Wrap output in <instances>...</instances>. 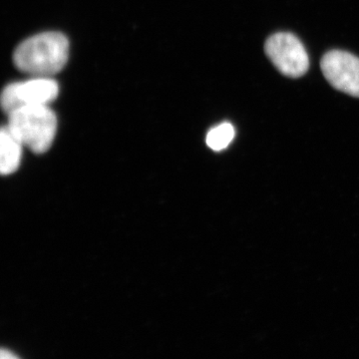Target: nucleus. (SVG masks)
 Instances as JSON below:
<instances>
[{
    "label": "nucleus",
    "mask_w": 359,
    "mask_h": 359,
    "mask_svg": "<svg viewBox=\"0 0 359 359\" xmlns=\"http://www.w3.org/2000/svg\"><path fill=\"white\" fill-rule=\"evenodd\" d=\"M69 56V41L59 32H45L23 41L13 54L14 65L36 77H48L62 70Z\"/></svg>",
    "instance_id": "nucleus-1"
},
{
    "label": "nucleus",
    "mask_w": 359,
    "mask_h": 359,
    "mask_svg": "<svg viewBox=\"0 0 359 359\" xmlns=\"http://www.w3.org/2000/svg\"><path fill=\"white\" fill-rule=\"evenodd\" d=\"M9 130L33 152H46L57 128V120L47 105H27L8 115Z\"/></svg>",
    "instance_id": "nucleus-2"
},
{
    "label": "nucleus",
    "mask_w": 359,
    "mask_h": 359,
    "mask_svg": "<svg viewBox=\"0 0 359 359\" xmlns=\"http://www.w3.org/2000/svg\"><path fill=\"white\" fill-rule=\"evenodd\" d=\"M264 51L273 65L287 77L306 74L309 67L308 52L299 39L289 32H278L266 40Z\"/></svg>",
    "instance_id": "nucleus-3"
},
{
    "label": "nucleus",
    "mask_w": 359,
    "mask_h": 359,
    "mask_svg": "<svg viewBox=\"0 0 359 359\" xmlns=\"http://www.w3.org/2000/svg\"><path fill=\"white\" fill-rule=\"evenodd\" d=\"M58 92L57 82L49 77L9 84L2 91V109L9 115L25 106L47 105L57 98Z\"/></svg>",
    "instance_id": "nucleus-4"
},
{
    "label": "nucleus",
    "mask_w": 359,
    "mask_h": 359,
    "mask_svg": "<svg viewBox=\"0 0 359 359\" xmlns=\"http://www.w3.org/2000/svg\"><path fill=\"white\" fill-rule=\"evenodd\" d=\"M321 70L334 88L359 97V58L346 51L327 52L321 59Z\"/></svg>",
    "instance_id": "nucleus-5"
},
{
    "label": "nucleus",
    "mask_w": 359,
    "mask_h": 359,
    "mask_svg": "<svg viewBox=\"0 0 359 359\" xmlns=\"http://www.w3.org/2000/svg\"><path fill=\"white\" fill-rule=\"evenodd\" d=\"M1 141V155H0V171L2 175L14 173L20 167L21 161V148L23 144L13 132L6 126L0 134Z\"/></svg>",
    "instance_id": "nucleus-6"
},
{
    "label": "nucleus",
    "mask_w": 359,
    "mask_h": 359,
    "mask_svg": "<svg viewBox=\"0 0 359 359\" xmlns=\"http://www.w3.org/2000/svg\"><path fill=\"white\" fill-rule=\"evenodd\" d=\"M235 137V129L230 123H223L215 127L207 135V145L212 150L221 151L230 145Z\"/></svg>",
    "instance_id": "nucleus-7"
},
{
    "label": "nucleus",
    "mask_w": 359,
    "mask_h": 359,
    "mask_svg": "<svg viewBox=\"0 0 359 359\" xmlns=\"http://www.w3.org/2000/svg\"><path fill=\"white\" fill-rule=\"evenodd\" d=\"M0 359H20L18 355H15L13 351H8V349H2L0 353Z\"/></svg>",
    "instance_id": "nucleus-8"
}]
</instances>
